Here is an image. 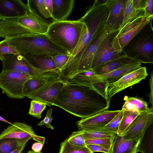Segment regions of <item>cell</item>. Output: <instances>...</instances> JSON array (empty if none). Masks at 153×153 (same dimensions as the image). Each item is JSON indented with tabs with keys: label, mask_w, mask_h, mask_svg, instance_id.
I'll return each mask as SVG.
<instances>
[{
	"label": "cell",
	"mask_w": 153,
	"mask_h": 153,
	"mask_svg": "<svg viewBox=\"0 0 153 153\" xmlns=\"http://www.w3.org/2000/svg\"><path fill=\"white\" fill-rule=\"evenodd\" d=\"M110 100L103 97L90 85L67 82L53 105L82 119L107 110Z\"/></svg>",
	"instance_id": "cell-1"
},
{
	"label": "cell",
	"mask_w": 153,
	"mask_h": 153,
	"mask_svg": "<svg viewBox=\"0 0 153 153\" xmlns=\"http://www.w3.org/2000/svg\"><path fill=\"white\" fill-rule=\"evenodd\" d=\"M104 2L95 0L93 4L86 9L85 14L80 19L84 22L87 28L78 44L71 55L67 64L60 71V79L65 82L73 77L78 63L84 52L91 41L105 26L109 12Z\"/></svg>",
	"instance_id": "cell-2"
},
{
	"label": "cell",
	"mask_w": 153,
	"mask_h": 153,
	"mask_svg": "<svg viewBox=\"0 0 153 153\" xmlns=\"http://www.w3.org/2000/svg\"><path fill=\"white\" fill-rule=\"evenodd\" d=\"M86 28L85 24L80 19L53 22L50 23L46 35L53 43L71 55Z\"/></svg>",
	"instance_id": "cell-3"
},
{
	"label": "cell",
	"mask_w": 153,
	"mask_h": 153,
	"mask_svg": "<svg viewBox=\"0 0 153 153\" xmlns=\"http://www.w3.org/2000/svg\"><path fill=\"white\" fill-rule=\"evenodd\" d=\"M22 55L43 54L52 56L69 54L53 43L45 35L19 37L5 39Z\"/></svg>",
	"instance_id": "cell-4"
},
{
	"label": "cell",
	"mask_w": 153,
	"mask_h": 153,
	"mask_svg": "<svg viewBox=\"0 0 153 153\" xmlns=\"http://www.w3.org/2000/svg\"><path fill=\"white\" fill-rule=\"evenodd\" d=\"M32 76L13 71L0 72V88L8 97L21 99L25 97L23 93L25 82Z\"/></svg>",
	"instance_id": "cell-5"
},
{
	"label": "cell",
	"mask_w": 153,
	"mask_h": 153,
	"mask_svg": "<svg viewBox=\"0 0 153 153\" xmlns=\"http://www.w3.org/2000/svg\"><path fill=\"white\" fill-rule=\"evenodd\" d=\"M118 30L110 27L106 25L100 33L91 41L82 55L73 77L80 72L91 70V67L94 56L101 43L109 35Z\"/></svg>",
	"instance_id": "cell-6"
},
{
	"label": "cell",
	"mask_w": 153,
	"mask_h": 153,
	"mask_svg": "<svg viewBox=\"0 0 153 153\" xmlns=\"http://www.w3.org/2000/svg\"><path fill=\"white\" fill-rule=\"evenodd\" d=\"M1 61L3 71H15L32 76H37L49 71L35 68L19 54H6Z\"/></svg>",
	"instance_id": "cell-7"
},
{
	"label": "cell",
	"mask_w": 153,
	"mask_h": 153,
	"mask_svg": "<svg viewBox=\"0 0 153 153\" xmlns=\"http://www.w3.org/2000/svg\"><path fill=\"white\" fill-rule=\"evenodd\" d=\"M146 68L141 67L127 73L117 81L109 85L107 90L108 98L130 86L139 83L148 76Z\"/></svg>",
	"instance_id": "cell-8"
},
{
	"label": "cell",
	"mask_w": 153,
	"mask_h": 153,
	"mask_svg": "<svg viewBox=\"0 0 153 153\" xmlns=\"http://www.w3.org/2000/svg\"><path fill=\"white\" fill-rule=\"evenodd\" d=\"M117 31L109 35L101 43L94 56L91 70H93L103 64L118 58L124 54H122V52L116 50L113 46L112 39Z\"/></svg>",
	"instance_id": "cell-9"
},
{
	"label": "cell",
	"mask_w": 153,
	"mask_h": 153,
	"mask_svg": "<svg viewBox=\"0 0 153 153\" xmlns=\"http://www.w3.org/2000/svg\"><path fill=\"white\" fill-rule=\"evenodd\" d=\"M27 4L29 10L25 15L17 18L18 22L36 33L46 35L50 23L38 14L29 0Z\"/></svg>",
	"instance_id": "cell-10"
},
{
	"label": "cell",
	"mask_w": 153,
	"mask_h": 153,
	"mask_svg": "<svg viewBox=\"0 0 153 153\" xmlns=\"http://www.w3.org/2000/svg\"><path fill=\"white\" fill-rule=\"evenodd\" d=\"M153 123V109L140 113L127 128L122 136L128 139L142 138Z\"/></svg>",
	"instance_id": "cell-11"
},
{
	"label": "cell",
	"mask_w": 153,
	"mask_h": 153,
	"mask_svg": "<svg viewBox=\"0 0 153 153\" xmlns=\"http://www.w3.org/2000/svg\"><path fill=\"white\" fill-rule=\"evenodd\" d=\"M65 83L60 79L51 82L41 88L27 97L46 104L50 107L54 102L58 94Z\"/></svg>",
	"instance_id": "cell-12"
},
{
	"label": "cell",
	"mask_w": 153,
	"mask_h": 153,
	"mask_svg": "<svg viewBox=\"0 0 153 153\" xmlns=\"http://www.w3.org/2000/svg\"><path fill=\"white\" fill-rule=\"evenodd\" d=\"M17 18L0 20V37L5 39L43 35L36 33L19 24Z\"/></svg>",
	"instance_id": "cell-13"
},
{
	"label": "cell",
	"mask_w": 153,
	"mask_h": 153,
	"mask_svg": "<svg viewBox=\"0 0 153 153\" xmlns=\"http://www.w3.org/2000/svg\"><path fill=\"white\" fill-rule=\"evenodd\" d=\"M60 72L49 71L41 74L32 76L25 83L23 93L25 97L43 87L46 84L56 80L60 79Z\"/></svg>",
	"instance_id": "cell-14"
},
{
	"label": "cell",
	"mask_w": 153,
	"mask_h": 153,
	"mask_svg": "<svg viewBox=\"0 0 153 153\" xmlns=\"http://www.w3.org/2000/svg\"><path fill=\"white\" fill-rule=\"evenodd\" d=\"M120 110L100 112L93 116L82 119L76 122L79 130L85 129L104 128L120 112Z\"/></svg>",
	"instance_id": "cell-15"
},
{
	"label": "cell",
	"mask_w": 153,
	"mask_h": 153,
	"mask_svg": "<svg viewBox=\"0 0 153 153\" xmlns=\"http://www.w3.org/2000/svg\"><path fill=\"white\" fill-rule=\"evenodd\" d=\"M153 17V16H146L135 26L120 34H117V32L112 40L113 47L117 51L122 52L124 48L149 23Z\"/></svg>",
	"instance_id": "cell-16"
},
{
	"label": "cell",
	"mask_w": 153,
	"mask_h": 153,
	"mask_svg": "<svg viewBox=\"0 0 153 153\" xmlns=\"http://www.w3.org/2000/svg\"><path fill=\"white\" fill-rule=\"evenodd\" d=\"M128 0H107L105 3L109 14L106 24L109 27L119 30L123 23Z\"/></svg>",
	"instance_id": "cell-17"
},
{
	"label": "cell",
	"mask_w": 153,
	"mask_h": 153,
	"mask_svg": "<svg viewBox=\"0 0 153 153\" xmlns=\"http://www.w3.org/2000/svg\"><path fill=\"white\" fill-rule=\"evenodd\" d=\"M29 10L27 4L20 0H0V20L18 18L25 15Z\"/></svg>",
	"instance_id": "cell-18"
},
{
	"label": "cell",
	"mask_w": 153,
	"mask_h": 153,
	"mask_svg": "<svg viewBox=\"0 0 153 153\" xmlns=\"http://www.w3.org/2000/svg\"><path fill=\"white\" fill-rule=\"evenodd\" d=\"M35 134L30 126L24 123L15 122L2 131L0 134V140L9 138L28 140Z\"/></svg>",
	"instance_id": "cell-19"
},
{
	"label": "cell",
	"mask_w": 153,
	"mask_h": 153,
	"mask_svg": "<svg viewBox=\"0 0 153 153\" xmlns=\"http://www.w3.org/2000/svg\"><path fill=\"white\" fill-rule=\"evenodd\" d=\"M136 62L145 63L139 58L128 56L124 53L119 58L103 64L93 70L96 75L102 74Z\"/></svg>",
	"instance_id": "cell-20"
},
{
	"label": "cell",
	"mask_w": 153,
	"mask_h": 153,
	"mask_svg": "<svg viewBox=\"0 0 153 153\" xmlns=\"http://www.w3.org/2000/svg\"><path fill=\"white\" fill-rule=\"evenodd\" d=\"M53 9L51 18L53 22L67 20L74 6V0H52Z\"/></svg>",
	"instance_id": "cell-21"
},
{
	"label": "cell",
	"mask_w": 153,
	"mask_h": 153,
	"mask_svg": "<svg viewBox=\"0 0 153 153\" xmlns=\"http://www.w3.org/2000/svg\"><path fill=\"white\" fill-rule=\"evenodd\" d=\"M22 56L35 68L45 71L60 72L56 66L51 56L43 54H30Z\"/></svg>",
	"instance_id": "cell-22"
},
{
	"label": "cell",
	"mask_w": 153,
	"mask_h": 153,
	"mask_svg": "<svg viewBox=\"0 0 153 153\" xmlns=\"http://www.w3.org/2000/svg\"><path fill=\"white\" fill-rule=\"evenodd\" d=\"M141 138L128 139L117 134L110 153H137V148Z\"/></svg>",
	"instance_id": "cell-23"
},
{
	"label": "cell",
	"mask_w": 153,
	"mask_h": 153,
	"mask_svg": "<svg viewBox=\"0 0 153 153\" xmlns=\"http://www.w3.org/2000/svg\"><path fill=\"white\" fill-rule=\"evenodd\" d=\"M141 64L140 62L131 64L107 73L96 75V78L98 80L106 81L109 85L117 81L128 72L141 67Z\"/></svg>",
	"instance_id": "cell-24"
},
{
	"label": "cell",
	"mask_w": 153,
	"mask_h": 153,
	"mask_svg": "<svg viewBox=\"0 0 153 153\" xmlns=\"http://www.w3.org/2000/svg\"><path fill=\"white\" fill-rule=\"evenodd\" d=\"M135 53L142 57L146 63H153V42L149 38L144 37L132 46Z\"/></svg>",
	"instance_id": "cell-25"
},
{
	"label": "cell",
	"mask_w": 153,
	"mask_h": 153,
	"mask_svg": "<svg viewBox=\"0 0 153 153\" xmlns=\"http://www.w3.org/2000/svg\"><path fill=\"white\" fill-rule=\"evenodd\" d=\"M152 108L148 107L147 102L142 99L135 97H128L125 100L122 110L140 113L149 111Z\"/></svg>",
	"instance_id": "cell-26"
},
{
	"label": "cell",
	"mask_w": 153,
	"mask_h": 153,
	"mask_svg": "<svg viewBox=\"0 0 153 153\" xmlns=\"http://www.w3.org/2000/svg\"><path fill=\"white\" fill-rule=\"evenodd\" d=\"M137 151L142 153H153V127L151 124L141 138Z\"/></svg>",
	"instance_id": "cell-27"
},
{
	"label": "cell",
	"mask_w": 153,
	"mask_h": 153,
	"mask_svg": "<svg viewBox=\"0 0 153 153\" xmlns=\"http://www.w3.org/2000/svg\"><path fill=\"white\" fill-rule=\"evenodd\" d=\"M80 131L85 140L100 138H114L117 134L104 128L87 129Z\"/></svg>",
	"instance_id": "cell-28"
},
{
	"label": "cell",
	"mask_w": 153,
	"mask_h": 153,
	"mask_svg": "<svg viewBox=\"0 0 153 153\" xmlns=\"http://www.w3.org/2000/svg\"><path fill=\"white\" fill-rule=\"evenodd\" d=\"M28 140L9 138L0 140V153H10L22 145Z\"/></svg>",
	"instance_id": "cell-29"
},
{
	"label": "cell",
	"mask_w": 153,
	"mask_h": 153,
	"mask_svg": "<svg viewBox=\"0 0 153 153\" xmlns=\"http://www.w3.org/2000/svg\"><path fill=\"white\" fill-rule=\"evenodd\" d=\"M123 110V116L117 134L121 136L127 128L139 114L137 112Z\"/></svg>",
	"instance_id": "cell-30"
},
{
	"label": "cell",
	"mask_w": 153,
	"mask_h": 153,
	"mask_svg": "<svg viewBox=\"0 0 153 153\" xmlns=\"http://www.w3.org/2000/svg\"><path fill=\"white\" fill-rule=\"evenodd\" d=\"M58 153H93L86 146L78 147L71 144L66 139L61 144Z\"/></svg>",
	"instance_id": "cell-31"
},
{
	"label": "cell",
	"mask_w": 153,
	"mask_h": 153,
	"mask_svg": "<svg viewBox=\"0 0 153 153\" xmlns=\"http://www.w3.org/2000/svg\"><path fill=\"white\" fill-rule=\"evenodd\" d=\"M47 105L44 103L33 100L31 102L28 114L35 117L40 119L41 114L45 109Z\"/></svg>",
	"instance_id": "cell-32"
},
{
	"label": "cell",
	"mask_w": 153,
	"mask_h": 153,
	"mask_svg": "<svg viewBox=\"0 0 153 153\" xmlns=\"http://www.w3.org/2000/svg\"><path fill=\"white\" fill-rule=\"evenodd\" d=\"M115 138L87 140H85V143L86 145L88 144L98 145L110 151Z\"/></svg>",
	"instance_id": "cell-33"
},
{
	"label": "cell",
	"mask_w": 153,
	"mask_h": 153,
	"mask_svg": "<svg viewBox=\"0 0 153 153\" xmlns=\"http://www.w3.org/2000/svg\"><path fill=\"white\" fill-rule=\"evenodd\" d=\"M66 139L73 146L81 147L86 146L85 140L80 130L73 132Z\"/></svg>",
	"instance_id": "cell-34"
},
{
	"label": "cell",
	"mask_w": 153,
	"mask_h": 153,
	"mask_svg": "<svg viewBox=\"0 0 153 153\" xmlns=\"http://www.w3.org/2000/svg\"><path fill=\"white\" fill-rule=\"evenodd\" d=\"M30 2L40 14L45 19L51 18V16L45 4L44 0H30Z\"/></svg>",
	"instance_id": "cell-35"
},
{
	"label": "cell",
	"mask_w": 153,
	"mask_h": 153,
	"mask_svg": "<svg viewBox=\"0 0 153 153\" xmlns=\"http://www.w3.org/2000/svg\"><path fill=\"white\" fill-rule=\"evenodd\" d=\"M123 114V110H120L119 113L105 126L104 128L117 134Z\"/></svg>",
	"instance_id": "cell-36"
},
{
	"label": "cell",
	"mask_w": 153,
	"mask_h": 153,
	"mask_svg": "<svg viewBox=\"0 0 153 153\" xmlns=\"http://www.w3.org/2000/svg\"><path fill=\"white\" fill-rule=\"evenodd\" d=\"M9 54H18L19 53L5 39L0 42V60L2 61L4 59V55Z\"/></svg>",
	"instance_id": "cell-37"
},
{
	"label": "cell",
	"mask_w": 153,
	"mask_h": 153,
	"mask_svg": "<svg viewBox=\"0 0 153 153\" xmlns=\"http://www.w3.org/2000/svg\"><path fill=\"white\" fill-rule=\"evenodd\" d=\"M57 68L60 71L70 60L71 56L68 54H58L52 56Z\"/></svg>",
	"instance_id": "cell-38"
},
{
	"label": "cell",
	"mask_w": 153,
	"mask_h": 153,
	"mask_svg": "<svg viewBox=\"0 0 153 153\" xmlns=\"http://www.w3.org/2000/svg\"><path fill=\"white\" fill-rule=\"evenodd\" d=\"M108 85V82L104 80L92 83L90 86L103 97L106 99H109L107 93Z\"/></svg>",
	"instance_id": "cell-39"
},
{
	"label": "cell",
	"mask_w": 153,
	"mask_h": 153,
	"mask_svg": "<svg viewBox=\"0 0 153 153\" xmlns=\"http://www.w3.org/2000/svg\"><path fill=\"white\" fill-rule=\"evenodd\" d=\"M132 2L133 0H128L124 12L123 23L120 28L123 27L128 22L130 18L131 13L133 9Z\"/></svg>",
	"instance_id": "cell-40"
},
{
	"label": "cell",
	"mask_w": 153,
	"mask_h": 153,
	"mask_svg": "<svg viewBox=\"0 0 153 153\" xmlns=\"http://www.w3.org/2000/svg\"><path fill=\"white\" fill-rule=\"evenodd\" d=\"M52 111V108H50L47 111L45 117L43 120L40 122L38 124V126H41L42 125H45L48 128L52 129H54L53 127L51 124L53 120L51 116Z\"/></svg>",
	"instance_id": "cell-41"
},
{
	"label": "cell",
	"mask_w": 153,
	"mask_h": 153,
	"mask_svg": "<svg viewBox=\"0 0 153 153\" xmlns=\"http://www.w3.org/2000/svg\"><path fill=\"white\" fill-rule=\"evenodd\" d=\"M146 0H133V7L136 9L145 11Z\"/></svg>",
	"instance_id": "cell-42"
},
{
	"label": "cell",
	"mask_w": 153,
	"mask_h": 153,
	"mask_svg": "<svg viewBox=\"0 0 153 153\" xmlns=\"http://www.w3.org/2000/svg\"><path fill=\"white\" fill-rule=\"evenodd\" d=\"M86 146L93 152H101L104 153H110V151L105 148L98 145L88 144Z\"/></svg>",
	"instance_id": "cell-43"
},
{
	"label": "cell",
	"mask_w": 153,
	"mask_h": 153,
	"mask_svg": "<svg viewBox=\"0 0 153 153\" xmlns=\"http://www.w3.org/2000/svg\"><path fill=\"white\" fill-rule=\"evenodd\" d=\"M149 85L150 93L149 94L148 97L150 103L151 104V108H153V73L152 71L151 72L149 79Z\"/></svg>",
	"instance_id": "cell-44"
},
{
	"label": "cell",
	"mask_w": 153,
	"mask_h": 153,
	"mask_svg": "<svg viewBox=\"0 0 153 153\" xmlns=\"http://www.w3.org/2000/svg\"><path fill=\"white\" fill-rule=\"evenodd\" d=\"M153 0H146L145 13L147 16H153Z\"/></svg>",
	"instance_id": "cell-45"
},
{
	"label": "cell",
	"mask_w": 153,
	"mask_h": 153,
	"mask_svg": "<svg viewBox=\"0 0 153 153\" xmlns=\"http://www.w3.org/2000/svg\"><path fill=\"white\" fill-rule=\"evenodd\" d=\"M43 145L39 142H35L32 145V150L36 152H40L42 149Z\"/></svg>",
	"instance_id": "cell-46"
},
{
	"label": "cell",
	"mask_w": 153,
	"mask_h": 153,
	"mask_svg": "<svg viewBox=\"0 0 153 153\" xmlns=\"http://www.w3.org/2000/svg\"><path fill=\"white\" fill-rule=\"evenodd\" d=\"M44 1L48 11L52 16L53 9L52 0H44Z\"/></svg>",
	"instance_id": "cell-47"
},
{
	"label": "cell",
	"mask_w": 153,
	"mask_h": 153,
	"mask_svg": "<svg viewBox=\"0 0 153 153\" xmlns=\"http://www.w3.org/2000/svg\"><path fill=\"white\" fill-rule=\"evenodd\" d=\"M32 138L33 140L42 144L43 145L44 144L45 138L44 137L39 136L35 134L33 136Z\"/></svg>",
	"instance_id": "cell-48"
},
{
	"label": "cell",
	"mask_w": 153,
	"mask_h": 153,
	"mask_svg": "<svg viewBox=\"0 0 153 153\" xmlns=\"http://www.w3.org/2000/svg\"><path fill=\"white\" fill-rule=\"evenodd\" d=\"M26 144H24L16 149L11 152L10 153H22Z\"/></svg>",
	"instance_id": "cell-49"
},
{
	"label": "cell",
	"mask_w": 153,
	"mask_h": 153,
	"mask_svg": "<svg viewBox=\"0 0 153 153\" xmlns=\"http://www.w3.org/2000/svg\"><path fill=\"white\" fill-rule=\"evenodd\" d=\"M0 120L4 121V122H7L8 123H10L8 121H7V120L4 119L3 118H2V117H1L0 116Z\"/></svg>",
	"instance_id": "cell-50"
},
{
	"label": "cell",
	"mask_w": 153,
	"mask_h": 153,
	"mask_svg": "<svg viewBox=\"0 0 153 153\" xmlns=\"http://www.w3.org/2000/svg\"><path fill=\"white\" fill-rule=\"evenodd\" d=\"M27 153H42L41 152H36L33 150H30Z\"/></svg>",
	"instance_id": "cell-51"
}]
</instances>
